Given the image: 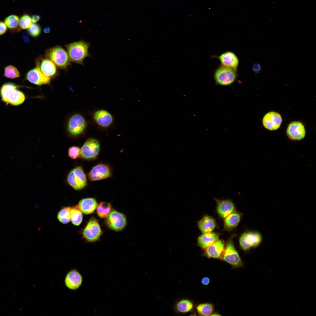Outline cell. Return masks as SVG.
Instances as JSON below:
<instances>
[{
  "label": "cell",
  "instance_id": "cell-4",
  "mask_svg": "<svg viewBox=\"0 0 316 316\" xmlns=\"http://www.w3.org/2000/svg\"><path fill=\"white\" fill-rule=\"evenodd\" d=\"M237 76L236 71L222 65L216 70L214 74V78L216 83L223 86L232 84L236 80Z\"/></svg>",
  "mask_w": 316,
  "mask_h": 316
},
{
  "label": "cell",
  "instance_id": "cell-24",
  "mask_svg": "<svg viewBox=\"0 0 316 316\" xmlns=\"http://www.w3.org/2000/svg\"><path fill=\"white\" fill-rule=\"evenodd\" d=\"M199 229L203 233L211 232L216 226L215 219L212 217L205 215L197 223Z\"/></svg>",
  "mask_w": 316,
  "mask_h": 316
},
{
  "label": "cell",
  "instance_id": "cell-9",
  "mask_svg": "<svg viewBox=\"0 0 316 316\" xmlns=\"http://www.w3.org/2000/svg\"><path fill=\"white\" fill-rule=\"evenodd\" d=\"M86 126V121L84 117L80 114L72 116L67 124V130L70 135L76 136L82 133Z\"/></svg>",
  "mask_w": 316,
  "mask_h": 316
},
{
  "label": "cell",
  "instance_id": "cell-32",
  "mask_svg": "<svg viewBox=\"0 0 316 316\" xmlns=\"http://www.w3.org/2000/svg\"><path fill=\"white\" fill-rule=\"evenodd\" d=\"M32 23L30 14L24 12L20 17L19 26L22 29H28Z\"/></svg>",
  "mask_w": 316,
  "mask_h": 316
},
{
  "label": "cell",
  "instance_id": "cell-6",
  "mask_svg": "<svg viewBox=\"0 0 316 316\" xmlns=\"http://www.w3.org/2000/svg\"><path fill=\"white\" fill-rule=\"evenodd\" d=\"M222 258L233 267H239L243 266L242 262L235 249L231 238L229 239L226 243Z\"/></svg>",
  "mask_w": 316,
  "mask_h": 316
},
{
  "label": "cell",
  "instance_id": "cell-28",
  "mask_svg": "<svg viewBox=\"0 0 316 316\" xmlns=\"http://www.w3.org/2000/svg\"><path fill=\"white\" fill-rule=\"evenodd\" d=\"M193 304L190 300L188 299H183L179 301L176 303V309L178 312L186 313L189 312L193 309Z\"/></svg>",
  "mask_w": 316,
  "mask_h": 316
},
{
  "label": "cell",
  "instance_id": "cell-38",
  "mask_svg": "<svg viewBox=\"0 0 316 316\" xmlns=\"http://www.w3.org/2000/svg\"><path fill=\"white\" fill-rule=\"evenodd\" d=\"M31 18L32 23H36L40 19L41 16L39 14L33 15L31 16Z\"/></svg>",
  "mask_w": 316,
  "mask_h": 316
},
{
  "label": "cell",
  "instance_id": "cell-26",
  "mask_svg": "<svg viewBox=\"0 0 316 316\" xmlns=\"http://www.w3.org/2000/svg\"><path fill=\"white\" fill-rule=\"evenodd\" d=\"M71 220L73 224L75 226L80 225L83 220V215L78 205L71 208Z\"/></svg>",
  "mask_w": 316,
  "mask_h": 316
},
{
  "label": "cell",
  "instance_id": "cell-1",
  "mask_svg": "<svg viewBox=\"0 0 316 316\" xmlns=\"http://www.w3.org/2000/svg\"><path fill=\"white\" fill-rule=\"evenodd\" d=\"M90 45L89 42L81 40L65 46L71 61L84 65V59L91 56L88 52Z\"/></svg>",
  "mask_w": 316,
  "mask_h": 316
},
{
  "label": "cell",
  "instance_id": "cell-27",
  "mask_svg": "<svg viewBox=\"0 0 316 316\" xmlns=\"http://www.w3.org/2000/svg\"><path fill=\"white\" fill-rule=\"evenodd\" d=\"M97 213L100 218H106L111 211V207L110 203L105 202L100 203L96 207Z\"/></svg>",
  "mask_w": 316,
  "mask_h": 316
},
{
  "label": "cell",
  "instance_id": "cell-8",
  "mask_svg": "<svg viewBox=\"0 0 316 316\" xmlns=\"http://www.w3.org/2000/svg\"><path fill=\"white\" fill-rule=\"evenodd\" d=\"M102 234L100 226L94 217L90 219L83 232V237L87 241L91 242L97 241Z\"/></svg>",
  "mask_w": 316,
  "mask_h": 316
},
{
  "label": "cell",
  "instance_id": "cell-20",
  "mask_svg": "<svg viewBox=\"0 0 316 316\" xmlns=\"http://www.w3.org/2000/svg\"><path fill=\"white\" fill-rule=\"evenodd\" d=\"M217 58L220 61L221 65L232 68L236 71L239 61L236 55L233 52H225Z\"/></svg>",
  "mask_w": 316,
  "mask_h": 316
},
{
  "label": "cell",
  "instance_id": "cell-33",
  "mask_svg": "<svg viewBox=\"0 0 316 316\" xmlns=\"http://www.w3.org/2000/svg\"><path fill=\"white\" fill-rule=\"evenodd\" d=\"M4 75L5 77L11 78H16L20 76L19 73L17 68L11 65L5 68Z\"/></svg>",
  "mask_w": 316,
  "mask_h": 316
},
{
  "label": "cell",
  "instance_id": "cell-39",
  "mask_svg": "<svg viewBox=\"0 0 316 316\" xmlns=\"http://www.w3.org/2000/svg\"><path fill=\"white\" fill-rule=\"evenodd\" d=\"M210 282V279L209 278L207 277H205L203 278L201 280V282L202 284L204 285H207Z\"/></svg>",
  "mask_w": 316,
  "mask_h": 316
},
{
  "label": "cell",
  "instance_id": "cell-37",
  "mask_svg": "<svg viewBox=\"0 0 316 316\" xmlns=\"http://www.w3.org/2000/svg\"><path fill=\"white\" fill-rule=\"evenodd\" d=\"M261 69V66L259 63H255L253 66V71L256 73L259 72Z\"/></svg>",
  "mask_w": 316,
  "mask_h": 316
},
{
  "label": "cell",
  "instance_id": "cell-29",
  "mask_svg": "<svg viewBox=\"0 0 316 316\" xmlns=\"http://www.w3.org/2000/svg\"><path fill=\"white\" fill-rule=\"evenodd\" d=\"M71 209L70 207H65L59 212L57 218L59 221L63 224H67L71 220Z\"/></svg>",
  "mask_w": 316,
  "mask_h": 316
},
{
  "label": "cell",
  "instance_id": "cell-22",
  "mask_svg": "<svg viewBox=\"0 0 316 316\" xmlns=\"http://www.w3.org/2000/svg\"><path fill=\"white\" fill-rule=\"evenodd\" d=\"M94 118L99 125L104 127L110 126L113 121L111 115L107 111L104 110H100L95 112L94 115Z\"/></svg>",
  "mask_w": 316,
  "mask_h": 316
},
{
  "label": "cell",
  "instance_id": "cell-18",
  "mask_svg": "<svg viewBox=\"0 0 316 316\" xmlns=\"http://www.w3.org/2000/svg\"><path fill=\"white\" fill-rule=\"evenodd\" d=\"M217 203V211L222 218H225L231 213L235 211L234 203L229 199L219 200L215 198Z\"/></svg>",
  "mask_w": 316,
  "mask_h": 316
},
{
  "label": "cell",
  "instance_id": "cell-25",
  "mask_svg": "<svg viewBox=\"0 0 316 316\" xmlns=\"http://www.w3.org/2000/svg\"><path fill=\"white\" fill-rule=\"evenodd\" d=\"M241 216V213L235 211L226 217L224 221L225 229L229 231L236 227L240 221Z\"/></svg>",
  "mask_w": 316,
  "mask_h": 316
},
{
  "label": "cell",
  "instance_id": "cell-31",
  "mask_svg": "<svg viewBox=\"0 0 316 316\" xmlns=\"http://www.w3.org/2000/svg\"><path fill=\"white\" fill-rule=\"evenodd\" d=\"M20 17L16 15L11 14L5 18L4 22L8 28L14 29L19 26Z\"/></svg>",
  "mask_w": 316,
  "mask_h": 316
},
{
  "label": "cell",
  "instance_id": "cell-5",
  "mask_svg": "<svg viewBox=\"0 0 316 316\" xmlns=\"http://www.w3.org/2000/svg\"><path fill=\"white\" fill-rule=\"evenodd\" d=\"M67 181L69 185L75 190L83 189L86 185L87 180L83 168L76 167L69 173Z\"/></svg>",
  "mask_w": 316,
  "mask_h": 316
},
{
  "label": "cell",
  "instance_id": "cell-34",
  "mask_svg": "<svg viewBox=\"0 0 316 316\" xmlns=\"http://www.w3.org/2000/svg\"><path fill=\"white\" fill-rule=\"evenodd\" d=\"M41 28L40 25L36 23H32L28 29L29 34L33 37H36L39 35L41 32Z\"/></svg>",
  "mask_w": 316,
  "mask_h": 316
},
{
  "label": "cell",
  "instance_id": "cell-13",
  "mask_svg": "<svg viewBox=\"0 0 316 316\" xmlns=\"http://www.w3.org/2000/svg\"><path fill=\"white\" fill-rule=\"evenodd\" d=\"M282 121L281 116L279 113L271 111L264 116L262 119V123L265 128L272 131L276 130L280 128Z\"/></svg>",
  "mask_w": 316,
  "mask_h": 316
},
{
  "label": "cell",
  "instance_id": "cell-12",
  "mask_svg": "<svg viewBox=\"0 0 316 316\" xmlns=\"http://www.w3.org/2000/svg\"><path fill=\"white\" fill-rule=\"evenodd\" d=\"M286 135L289 139L298 141L303 140L306 135V130L303 124L298 121H294L288 125Z\"/></svg>",
  "mask_w": 316,
  "mask_h": 316
},
{
  "label": "cell",
  "instance_id": "cell-30",
  "mask_svg": "<svg viewBox=\"0 0 316 316\" xmlns=\"http://www.w3.org/2000/svg\"><path fill=\"white\" fill-rule=\"evenodd\" d=\"M198 315L202 316H208L211 315L214 310V306L209 303L201 304L196 308Z\"/></svg>",
  "mask_w": 316,
  "mask_h": 316
},
{
  "label": "cell",
  "instance_id": "cell-11",
  "mask_svg": "<svg viewBox=\"0 0 316 316\" xmlns=\"http://www.w3.org/2000/svg\"><path fill=\"white\" fill-rule=\"evenodd\" d=\"M99 150V142L95 139L89 138L85 141L81 149L80 156L85 159H94L97 156Z\"/></svg>",
  "mask_w": 316,
  "mask_h": 316
},
{
  "label": "cell",
  "instance_id": "cell-15",
  "mask_svg": "<svg viewBox=\"0 0 316 316\" xmlns=\"http://www.w3.org/2000/svg\"><path fill=\"white\" fill-rule=\"evenodd\" d=\"M83 278L81 274L76 269H72L67 273L64 279V284L69 289L75 290L81 286Z\"/></svg>",
  "mask_w": 316,
  "mask_h": 316
},
{
  "label": "cell",
  "instance_id": "cell-19",
  "mask_svg": "<svg viewBox=\"0 0 316 316\" xmlns=\"http://www.w3.org/2000/svg\"><path fill=\"white\" fill-rule=\"evenodd\" d=\"M36 62L38 64L42 73L46 76L51 78L57 75L56 66L50 59L47 58H41Z\"/></svg>",
  "mask_w": 316,
  "mask_h": 316
},
{
  "label": "cell",
  "instance_id": "cell-14",
  "mask_svg": "<svg viewBox=\"0 0 316 316\" xmlns=\"http://www.w3.org/2000/svg\"><path fill=\"white\" fill-rule=\"evenodd\" d=\"M26 78L30 83L39 86L49 84L51 79L42 73L37 62L36 67L28 72Z\"/></svg>",
  "mask_w": 316,
  "mask_h": 316
},
{
  "label": "cell",
  "instance_id": "cell-17",
  "mask_svg": "<svg viewBox=\"0 0 316 316\" xmlns=\"http://www.w3.org/2000/svg\"><path fill=\"white\" fill-rule=\"evenodd\" d=\"M225 248L224 241L218 240L205 249L204 255L209 258H222Z\"/></svg>",
  "mask_w": 316,
  "mask_h": 316
},
{
  "label": "cell",
  "instance_id": "cell-36",
  "mask_svg": "<svg viewBox=\"0 0 316 316\" xmlns=\"http://www.w3.org/2000/svg\"><path fill=\"white\" fill-rule=\"evenodd\" d=\"M7 30V27L4 21H0V35L5 33Z\"/></svg>",
  "mask_w": 316,
  "mask_h": 316
},
{
  "label": "cell",
  "instance_id": "cell-41",
  "mask_svg": "<svg viewBox=\"0 0 316 316\" xmlns=\"http://www.w3.org/2000/svg\"><path fill=\"white\" fill-rule=\"evenodd\" d=\"M211 315V316H220L221 315L220 314H219L217 313H214L212 314V315Z\"/></svg>",
  "mask_w": 316,
  "mask_h": 316
},
{
  "label": "cell",
  "instance_id": "cell-10",
  "mask_svg": "<svg viewBox=\"0 0 316 316\" xmlns=\"http://www.w3.org/2000/svg\"><path fill=\"white\" fill-rule=\"evenodd\" d=\"M261 234L257 231H248L244 233L239 239V243L241 248L247 250L252 247L258 246L262 241Z\"/></svg>",
  "mask_w": 316,
  "mask_h": 316
},
{
  "label": "cell",
  "instance_id": "cell-3",
  "mask_svg": "<svg viewBox=\"0 0 316 316\" xmlns=\"http://www.w3.org/2000/svg\"><path fill=\"white\" fill-rule=\"evenodd\" d=\"M45 56L56 66L61 69H66L70 64L71 61L67 51L59 46L47 49Z\"/></svg>",
  "mask_w": 316,
  "mask_h": 316
},
{
  "label": "cell",
  "instance_id": "cell-7",
  "mask_svg": "<svg viewBox=\"0 0 316 316\" xmlns=\"http://www.w3.org/2000/svg\"><path fill=\"white\" fill-rule=\"evenodd\" d=\"M106 223L110 229L116 231L123 230L127 224L125 215L115 210H111L106 218Z\"/></svg>",
  "mask_w": 316,
  "mask_h": 316
},
{
  "label": "cell",
  "instance_id": "cell-16",
  "mask_svg": "<svg viewBox=\"0 0 316 316\" xmlns=\"http://www.w3.org/2000/svg\"><path fill=\"white\" fill-rule=\"evenodd\" d=\"M111 172L109 167L104 164H100L94 166L88 174L91 181L100 180L110 177Z\"/></svg>",
  "mask_w": 316,
  "mask_h": 316
},
{
  "label": "cell",
  "instance_id": "cell-23",
  "mask_svg": "<svg viewBox=\"0 0 316 316\" xmlns=\"http://www.w3.org/2000/svg\"><path fill=\"white\" fill-rule=\"evenodd\" d=\"M97 205L96 200L93 198L82 199L79 201L78 205L83 213L85 214L92 213L96 208Z\"/></svg>",
  "mask_w": 316,
  "mask_h": 316
},
{
  "label": "cell",
  "instance_id": "cell-40",
  "mask_svg": "<svg viewBox=\"0 0 316 316\" xmlns=\"http://www.w3.org/2000/svg\"><path fill=\"white\" fill-rule=\"evenodd\" d=\"M50 28L48 27H46L44 28L43 31L45 33H49L50 32Z\"/></svg>",
  "mask_w": 316,
  "mask_h": 316
},
{
  "label": "cell",
  "instance_id": "cell-2",
  "mask_svg": "<svg viewBox=\"0 0 316 316\" xmlns=\"http://www.w3.org/2000/svg\"><path fill=\"white\" fill-rule=\"evenodd\" d=\"M2 101L13 105H19L24 101V94L17 89V87L11 83L4 84L0 90Z\"/></svg>",
  "mask_w": 316,
  "mask_h": 316
},
{
  "label": "cell",
  "instance_id": "cell-35",
  "mask_svg": "<svg viewBox=\"0 0 316 316\" xmlns=\"http://www.w3.org/2000/svg\"><path fill=\"white\" fill-rule=\"evenodd\" d=\"M81 149L79 147L73 146L70 147L68 151L69 156L71 159H75L80 156Z\"/></svg>",
  "mask_w": 316,
  "mask_h": 316
},
{
  "label": "cell",
  "instance_id": "cell-21",
  "mask_svg": "<svg viewBox=\"0 0 316 316\" xmlns=\"http://www.w3.org/2000/svg\"><path fill=\"white\" fill-rule=\"evenodd\" d=\"M219 237V235L217 233L211 232L203 233L198 238L197 245L205 249L218 240Z\"/></svg>",
  "mask_w": 316,
  "mask_h": 316
}]
</instances>
